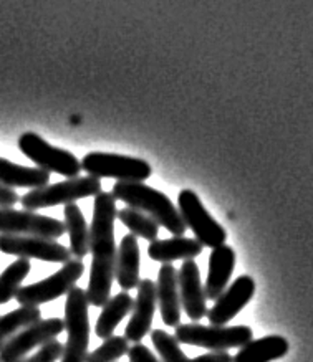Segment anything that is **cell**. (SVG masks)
<instances>
[{
	"mask_svg": "<svg viewBox=\"0 0 313 362\" xmlns=\"http://www.w3.org/2000/svg\"><path fill=\"white\" fill-rule=\"evenodd\" d=\"M115 199L110 192H100L93 202V220L90 227V252L93 255L86 298L91 306L103 308L110 300L115 280L116 248L115 243Z\"/></svg>",
	"mask_w": 313,
	"mask_h": 362,
	"instance_id": "obj_1",
	"label": "cell"
},
{
	"mask_svg": "<svg viewBox=\"0 0 313 362\" xmlns=\"http://www.w3.org/2000/svg\"><path fill=\"white\" fill-rule=\"evenodd\" d=\"M110 194L115 200H121L128 207L149 215L159 227H164L174 237H184L188 228L179 210L161 190L149 187L144 182H116Z\"/></svg>",
	"mask_w": 313,
	"mask_h": 362,
	"instance_id": "obj_2",
	"label": "cell"
},
{
	"mask_svg": "<svg viewBox=\"0 0 313 362\" xmlns=\"http://www.w3.org/2000/svg\"><path fill=\"white\" fill-rule=\"evenodd\" d=\"M86 291L72 288L65 301V331L67 342L63 344L60 362H85L90 346V315H88Z\"/></svg>",
	"mask_w": 313,
	"mask_h": 362,
	"instance_id": "obj_3",
	"label": "cell"
},
{
	"mask_svg": "<svg viewBox=\"0 0 313 362\" xmlns=\"http://www.w3.org/2000/svg\"><path fill=\"white\" fill-rule=\"evenodd\" d=\"M103 192L101 182L91 175L86 177H73L67 179L65 182L48 184L45 187L32 189L30 192L21 197V204L25 210L35 212L38 209L55 207V205H68L75 204L76 200L86 197H96Z\"/></svg>",
	"mask_w": 313,
	"mask_h": 362,
	"instance_id": "obj_4",
	"label": "cell"
},
{
	"mask_svg": "<svg viewBox=\"0 0 313 362\" xmlns=\"http://www.w3.org/2000/svg\"><path fill=\"white\" fill-rule=\"evenodd\" d=\"M176 339L181 344L203 347L207 351H229L252 341L249 326H203L199 322L176 326Z\"/></svg>",
	"mask_w": 313,
	"mask_h": 362,
	"instance_id": "obj_5",
	"label": "cell"
},
{
	"mask_svg": "<svg viewBox=\"0 0 313 362\" xmlns=\"http://www.w3.org/2000/svg\"><path fill=\"white\" fill-rule=\"evenodd\" d=\"M81 169L95 179H116L118 182H144L153 169L143 159L110 153H88L81 159Z\"/></svg>",
	"mask_w": 313,
	"mask_h": 362,
	"instance_id": "obj_6",
	"label": "cell"
},
{
	"mask_svg": "<svg viewBox=\"0 0 313 362\" xmlns=\"http://www.w3.org/2000/svg\"><path fill=\"white\" fill-rule=\"evenodd\" d=\"M181 218L186 225V228H190L194 233V238L198 240L203 247L217 248L226 245L227 232L211 214L205 210L200 202L199 195L194 190L184 189L178 195V205Z\"/></svg>",
	"mask_w": 313,
	"mask_h": 362,
	"instance_id": "obj_7",
	"label": "cell"
},
{
	"mask_svg": "<svg viewBox=\"0 0 313 362\" xmlns=\"http://www.w3.org/2000/svg\"><path fill=\"white\" fill-rule=\"evenodd\" d=\"M83 273H85V263L76 260V258H72L60 270L45 278V280L22 286L16 295V300L21 306L45 305L48 301L68 295V291L75 288L76 281L83 276Z\"/></svg>",
	"mask_w": 313,
	"mask_h": 362,
	"instance_id": "obj_8",
	"label": "cell"
},
{
	"mask_svg": "<svg viewBox=\"0 0 313 362\" xmlns=\"http://www.w3.org/2000/svg\"><path fill=\"white\" fill-rule=\"evenodd\" d=\"M18 149L37 165L47 173H57L67 179L78 177L81 170L80 160L70 151L55 148L35 133H23L18 138Z\"/></svg>",
	"mask_w": 313,
	"mask_h": 362,
	"instance_id": "obj_9",
	"label": "cell"
},
{
	"mask_svg": "<svg viewBox=\"0 0 313 362\" xmlns=\"http://www.w3.org/2000/svg\"><path fill=\"white\" fill-rule=\"evenodd\" d=\"M67 233L62 220L47 217L30 210L0 209V235H23V237L60 238Z\"/></svg>",
	"mask_w": 313,
	"mask_h": 362,
	"instance_id": "obj_10",
	"label": "cell"
},
{
	"mask_svg": "<svg viewBox=\"0 0 313 362\" xmlns=\"http://www.w3.org/2000/svg\"><path fill=\"white\" fill-rule=\"evenodd\" d=\"M65 331V322L62 317H50V320H40L33 325L27 326L25 329L17 332L11 341L0 349V362H18L37 347H42L47 342L57 339Z\"/></svg>",
	"mask_w": 313,
	"mask_h": 362,
	"instance_id": "obj_11",
	"label": "cell"
},
{
	"mask_svg": "<svg viewBox=\"0 0 313 362\" xmlns=\"http://www.w3.org/2000/svg\"><path fill=\"white\" fill-rule=\"evenodd\" d=\"M0 252L18 258H35V260L63 263L72 260L70 248L57 240L42 237H23V235H0Z\"/></svg>",
	"mask_w": 313,
	"mask_h": 362,
	"instance_id": "obj_12",
	"label": "cell"
},
{
	"mask_svg": "<svg viewBox=\"0 0 313 362\" xmlns=\"http://www.w3.org/2000/svg\"><path fill=\"white\" fill-rule=\"evenodd\" d=\"M256 293V281L251 276H239L226 291L217 298L211 310H207V320L211 326H226L246 308Z\"/></svg>",
	"mask_w": 313,
	"mask_h": 362,
	"instance_id": "obj_13",
	"label": "cell"
},
{
	"mask_svg": "<svg viewBox=\"0 0 313 362\" xmlns=\"http://www.w3.org/2000/svg\"><path fill=\"white\" fill-rule=\"evenodd\" d=\"M178 288L181 306L193 322L207 315V300L204 295V285L200 281V272L194 260H186L178 270Z\"/></svg>",
	"mask_w": 313,
	"mask_h": 362,
	"instance_id": "obj_14",
	"label": "cell"
},
{
	"mask_svg": "<svg viewBox=\"0 0 313 362\" xmlns=\"http://www.w3.org/2000/svg\"><path fill=\"white\" fill-rule=\"evenodd\" d=\"M156 306H158V301H156V283L149 280V278H144L138 285V296H136L133 310H131V317L125 329V337L128 339V342L138 344L151 331Z\"/></svg>",
	"mask_w": 313,
	"mask_h": 362,
	"instance_id": "obj_15",
	"label": "cell"
},
{
	"mask_svg": "<svg viewBox=\"0 0 313 362\" xmlns=\"http://www.w3.org/2000/svg\"><path fill=\"white\" fill-rule=\"evenodd\" d=\"M156 301H158L161 320L168 327H176L181 322V298L178 288V270L171 263H163L156 283Z\"/></svg>",
	"mask_w": 313,
	"mask_h": 362,
	"instance_id": "obj_16",
	"label": "cell"
},
{
	"mask_svg": "<svg viewBox=\"0 0 313 362\" xmlns=\"http://www.w3.org/2000/svg\"><path fill=\"white\" fill-rule=\"evenodd\" d=\"M234 268H236V252L231 247L221 245L212 248V253L209 255L207 280L204 285L205 300L216 301L226 291Z\"/></svg>",
	"mask_w": 313,
	"mask_h": 362,
	"instance_id": "obj_17",
	"label": "cell"
},
{
	"mask_svg": "<svg viewBox=\"0 0 313 362\" xmlns=\"http://www.w3.org/2000/svg\"><path fill=\"white\" fill-rule=\"evenodd\" d=\"M141 255H140V243L135 235H126L121 240L118 253H116V267L115 278L118 281L123 291H130L138 288L141 278Z\"/></svg>",
	"mask_w": 313,
	"mask_h": 362,
	"instance_id": "obj_18",
	"label": "cell"
},
{
	"mask_svg": "<svg viewBox=\"0 0 313 362\" xmlns=\"http://www.w3.org/2000/svg\"><path fill=\"white\" fill-rule=\"evenodd\" d=\"M203 245L195 238L173 237L154 240L149 243L148 255L151 260L159 263H173L176 260H194L203 253Z\"/></svg>",
	"mask_w": 313,
	"mask_h": 362,
	"instance_id": "obj_19",
	"label": "cell"
},
{
	"mask_svg": "<svg viewBox=\"0 0 313 362\" xmlns=\"http://www.w3.org/2000/svg\"><path fill=\"white\" fill-rule=\"evenodd\" d=\"M287 352L288 341L285 337L273 334L247 342L232 357V362H273L287 356Z\"/></svg>",
	"mask_w": 313,
	"mask_h": 362,
	"instance_id": "obj_20",
	"label": "cell"
},
{
	"mask_svg": "<svg viewBox=\"0 0 313 362\" xmlns=\"http://www.w3.org/2000/svg\"><path fill=\"white\" fill-rule=\"evenodd\" d=\"M50 182V173L38 168H25L0 158V184L6 187L40 189Z\"/></svg>",
	"mask_w": 313,
	"mask_h": 362,
	"instance_id": "obj_21",
	"label": "cell"
},
{
	"mask_svg": "<svg viewBox=\"0 0 313 362\" xmlns=\"http://www.w3.org/2000/svg\"><path fill=\"white\" fill-rule=\"evenodd\" d=\"M133 305L135 300L126 291H121L113 298H110L105 303V306L101 308V315L98 317L95 326V334L100 339H108V337L115 336V329L130 315L131 310H133Z\"/></svg>",
	"mask_w": 313,
	"mask_h": 362,
	"instance_id": "obj_22",
	"label": "cell"
},
{
	"mask_svg": "<svg viewBox=\"0 0 313 362\" xmlns=\"http://www.w3.org/2000/svg\"><path fill=\"white\" fill-rule=\"evenodd\" d=\"M65 215V230L70 237V253L73 258L81 260L90 252V230L76 204H68L63 209Z\"/></svg>",
	"mask_w": 313,
	"mask_h": 362,
	"instance_id": "obj_23",
	"label": "cell"
},
{
	"mask_svg": "<svg viewBox=\"0 0 313 362\" xmlns=\"http://www.w3.org/2000/svg\"><path fill=\"white\" fill-rule=\"evenodd\" d=\"M42 320V311L38 306H21L7 315L0 316V349L11 341L17 332L25 329L27 326Z\"/></svg>",
	"mask_w": 313,
	"mask_h": 362,
	"instance_id": "obj_24",
	"label": "cell"
},
{
	"mask_svg": "<svg viewBox=\"0 0 313 362\" xmlns=\"http://www.w3.org/2000/svg\"><path fill=\"white\" fill-rule=\"evenodd\" d=\"M30 270V260L17 258L12 265H8L2 272V275H0V305H6L16 298L18 290L22 288V281L28 276Z\"/></svg>",
	"mask_w": 313,
	"mask_h": 362,
	"instance_id": "obj_25",
	"label": "cell"
},
{
	"mask_svg": "<svg viewBox=\"0 0 313 362\" xmlns=\"http://www.w3.org/2000/svg\"><path fill=\"white\" fill-rule=\"evenodd\" d=\"M116 217L121 220V223L128 227L131 235H135V237H141L144 240H149V242L158 240L159 225L149 215L140 212L136 209L125 207L116 212Z\"/></svg>",
	"mask_w": 313,
	"mask_h": 362,
	"instance_id": "obj_26",
	"label": "cell"
},
{
	"mask_svg": "<svg viewBox=\"0 0 313 362\" xmlns=\"http://www.w3.org/2000/svg\"><path fill=\"white\" fill-rule=\"evenodd\" d=\"M128 339L125 336H111L100 347L86 356L85 362H118L125 354H128Z\"/></svg>",
	"mask_w": 313,
	"mask_h": 362,
	"instance_id": "obj_27",
	"label": "cell"
},
{
	"mask_svg": "<svg viewBox=\"0 0 313 362\" xmlns=\"http://www.w3.org/2000/svg\"><path fill=\"white\" fill-rule=\"evenodd\" d=\"M151 341H153L154 349L158 351L161 362H189L188 356L181 351L178 339L166 331L154 329L151 332Z\"/></svg>",
	"mask_w": 313,
	"mask_h": 362,
	"instance_id": "obj_28",
	"label": "cell"
},
{
	"mask_svg": "<svg viewBox=\"0 0 313 362\" xmlns=\"http://www.w3.org/2000/svg\"><path fill=\"white\" fill-rule=\"evenodd\" d=\"M63 354V344L58 339H53L47 344H43L42 347H38V351L35 354L23 357L22 361L18 362H57L58 359H62Z\"/></svg>",
	"mask_w": 313,
	"mask_h": 362,
	"instance_id": "obj_29",
	"label": "cell"
},
{
	"mask_svg": "<svg viewBox=\"0 0 313 362\" xmlns=\"http://www.w3.org/2000/svg\"><path fill=\"white\" fill-rule=\"evenodd\" d=\"M128 357L130 362H161L158 357L153 354V351H151L149 347L141 344V342L130 347Z\"/></svg>",
	"mask_w": 313,
	"mask_h": 362,
	"instance_id": "obj_30",
	"label": "cell"
},
{
	"mask_svg": "<svg viewBox=\"0 0 313 362\" xmlns=\"http://www.w3.org/2000/svg\"><path fill=\"white\" fill-rule=\"evenodd\" d=\"M17 202H21V197L16 190L0 184V209H12Z\"/></svg>",
	"mask_w": 313,
	"mask_h": 362,
	"instance_id": "obj_31",
	"label": "cell"
},
{
	"mask_svg": "<svg viewBox=\"0 0 313 362\" xmlns=\"http://www.w3.org/2000/svg\"><path fill=\"white\" fill-rule=\"evenodd\" d=\"M189 362H232V356L227 351H209L207 354L189 359Z\"/></svg>",
	"mask_w": 313,
	"mask_h": 362,
	"instance_id": "obj_32",
	"label": "cell"
}]
</instances>
